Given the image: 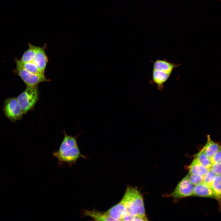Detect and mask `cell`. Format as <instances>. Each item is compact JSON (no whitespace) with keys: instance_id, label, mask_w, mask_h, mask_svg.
<instances>
[{"instance_id":"6da1fadb","label":"cell","mask_w":221,"mask_h":221,"mask_svg":"<svg viewBox=\"0 0 221 221\" xmlns=\"http://www.w3.org/2000/svg\"><path fill=\"white\" fill-rule=\"evenodd\" d=\"M53 155L60 162L69 165L74 163L79 158L83 157L78 146L76 137L68 135L65 133L59 150L54 152Z\"/></svg>"},{"instance_id":"7a4b0ae2","label":"cell","mask_w":221,"mask_h":221,"mask_svg":"<svg viewBox=\"0 0 221 221\" xmlns=\"http://www.w3.org/2000/svg\"><path fill=\"white\" fill-rule=\"evenodd\" d=\"M17 98L23 114L26 113L33 107L39 99L37 85L27 87Z\"/></svg>"},{"instance_id":"3957f363","label":"cell","mask_w":221,"mask_h":221,"mask_svg":"<svg viewBox=\"0 0 221 221\" xmlns=\"http://www.w3.org/2000/svg\"><path fill=\"white\" fill-rule=\"evenodd\" d=\"M15 71L27 87L37 86L41 82L49 81V79L45 77V74L33 73L18 65L16 64Z\"/></svg>"},{"instance_id":"277c9868","label":"cell","mask_w":221,"mask_h":221,"mask_svg":"<svg viewBox=\"0 0 221 221\" xmlns=\"http://www.w3.org/2000/svg\"><path fill=\"white\" fill-rule=\"evenodd\" d=\"M4 109L6 115L12 121L20 119L23 114L16 98L7 99L5 102Z\"/></svg>"},{"instance_id":"5b68a950","label":"cell","mask_w":221,"mask_h":221,"mask_svg":"<svg viewBox=\"0 0 221 221\" xmlns=\"http://www.w3.org/2000/svg\"><path fill=\"white\" fill-rule=\"evenodd\" d=\"M194 187L188 174L178 183L171 194V196L175 199H180L192 196Z\"/></svg>"},{"instance_id":"8992f818","label":"cell","mask_w":221,"mask_h":221,"mask_svg":"<svg viewBox=\"0 0 221 221\" xmlns=\"http://www.w3.org/2000/svg\"><path fill=\"white\" fill-rule=\"evenodd\" d=\"M46 46V45L42 47L37 46L35 56L33 61L41 72L44 74L48 62L45 51Z\"/></svg>"},{"instance_id":"52a82bcc","label":"cell","mask_w":221,"mask_h":221,"mask_svg":"<svg viewBox=\"0 0 221 221\" xmlns=\"http://www.w3.org/2000/svg\"><path fill=\"white\" fill-rule=\"evenodd\" d=\"M192 196L218 198L210 186L203 182L195 185Z\"/></svg>"},{"instance_id":"ba28073f","label":"cell","mask_w":221,"mask_h":221,"mask_svg":"<svg viewBox=\"0 0 221 221\" xmlns=\"http://www.w3.org/2000/svg\"><path fill=\"white\" fill-rule=\"evenodd\" d=\"M133 198L137 209V215L144 218H147L145 214L142 196L140 192L135 188L131 187Z\"/></svg>"},{"instance_id":"9c48e42d","label":"cell","mask_w":221,"mask_h":221,"mask_svg":"<svg viewBox=\"0 0 221 221\" xmlns=\"http://www.w3.org/2000/svg\"><path fill=\"white\" fill-rule=\"evenodd\" d=\"M179 64H176L165 59H158L153 63V69L163 71L171 74L173 70L179 67Z\"/></svg>"},{"instance_id":"30bf717a","label":"cell","mask_w":221,"mask_h":221,"mask_svg":"<svg viewBox=\"0 0 221 221\" xmlns=\"http://www.w3.org/2000/svg\"><path fill=\"white\" fill-rule=\"evenodd\" d=\"M170 75V74L163 71L153 69L152 81L156 85L159 89H162Z\"/></svg>"},{"instance_id":"8fae6325","label":"cell","mask_w":221,"mask_h":221,"mask_svg":"<svg viewBox=\"0 0 221 221\" xmlns=\"http://www.w3.org/2000/svg\"><path fill=\"white\" fill-rule=\"evenodd\" d=\"M125 211V207L123 199L118 203L112 207L106 212L111 218L117 221L121 220Z\"/></svg>"},{"instance_id":"7c38bea8","label":"cell","mask_w":221,"mask_h":221,"mask_svg":"<svg viewBox=\"0 0 221 221\" xmlns=\"http://www.w3.org/2000/svg\"><path fill=\"white\" fill-rule=\"evenodd\" d=\"M219 146V144L211 139L209 135H208L207 142L202 149L205 154L211 158L217 151Z\"/></svg>"},{"instance_id":"4fadbf2b","label":"cell","mask_w":221,"mask_h":221,"mask_svg":"<svg viewBox=\"0 0 221 221\" xmlns=\"http://www.w3.org/2000/svg\"><path fill=\"white\" fill-rule=\"evenodd\" d=\"M84 215L91 217L95 221H117L110 217L106 212H101L95 210H85Z\"/></svg>"},{"instance_id":"5bb4252c","label":"cell","mask_w":221,"mask_h":221,"mask_svg":"<svg viewBox=\"0 0 221 221\" xmlns=\"http://www.w3.org/2000/svg\"><path fill=\"white\" fill-rule=\"evenodd\" d=\"M210 169L203 165L195 158L189 167V174L205 176Z\"/></svg>"},{"instance_id":"9a60e30c","label":"cell","mask_w":221,"mask_h":221,"mask_svg":"<svg viewBox=\"0 0 221 221\" xmlns=\"http://www.w3.org/2000/svg\"><path fill=\"white\" fill-rule=\"evenodd\" d=\"M29 48L23 53L19 60L22 63L33 62L36 55L37 46L28 44Z\"/></svg>"},{"instance_id":"2e32d148","label":"cell","mask_w":221,"mask_h":221,"mask_svg":"<svg viewBox=\"0 0 221 221\" xmlns=\"http://www.w3.org/2000/svg\"><path fill=\"white\" fill-rule=\"evenodd\" d=\"M15 61L17 65L21 66L33 73L38 75L45 74L41 72L37 66L33 62L22 63L17 59H16Z\"/></svg>"},{"instance_id":"e0dca14e","label":"cell","mask_w":221,"mask_h":221,"mask_svg":"<svg viewBox=\"0 0 221 221\" xmlns=\"http://www.w3.org/2000/svg\"><path fill=\"white\" fill-rule=\"evenodd\" d=\"M195 158L204 166L210 169L212 165L211 159L205 154L202 149L196 154Z\"/></svg>"},{"instance_id":"ac0fdd59","label":"cell","mask_w":221,"mask_h":221,"mask_svg":"<svg viewBox=\"0 0 221 221\" xmlns=\"http://www.w3.org/2000/svg\"><path fill=\"white\" fill-rule=\"evenodd\" d=\"M210 187L218 196L221 197V175H216Z\"/></svg>"},{"instance_id":"d6986e66","label":"cell","mask_w":221,"mask_h":221,"mask_svg":"<svg viewBox=\"0 0 221 221\" xmlns=\"http://www.w3.org/2000/svg\"><path fill=\"white\" fill-rule=\"evenodd\" d=\"M215 175L210 169L204 176L203 182L210 186Z\"/></svg>"},{"instance_id":"ffe728a7","label":"cell","mask_w":221,"mask_h":221,"mask_svg":"<svg viewBox=\"0 0 221 221\" xmlns=\"http://www.w3.org/2000/svg\"><path fill=\"white\" fill-rule=\"evenodd\" d=\"M204 176L189 174L190 181L193 185H196L203 182Z\"/></svg>"},{"instance_id":"44dd1931","label":"cell","mask_w":221,"mask_h":221,"mask_svg":"<svg viewBox=\"0 0 221 221\" xmlns=\"http://www.w3.org/2000/svg\"><path fill=\"white\" fill-rule=\"evenodd\" d=\"M210 169L217 175H221V161L212 164Z\"/></svg>"},{"instance_id":"7402d4cb","label":"cell","mask_w":221,"mask_h":221,"mask_svg":"<svg viewBox=\"0 0 221 221\" xmlns=\"http://www.w3.org/2000/svg\"><path fill=\"white\" fill-rule=\"evenodd\" d=\"M211 159L212 164L221 161V145H220L219 149Z\"/></svg>"},{"instance_id":"603a6c76","label":"cell","mask_w":221,"mask_h":221,"mask_svg":"<svg viewBox=\"0 0 221 221\" xmlns=\"http://www.w3.org/2000/svg\"><path fill=\"white\" fill-rule=\"evenodd\" d=\"M147 218H144L138 215L135 216L133 219V221H147Z\"/></svg>"}]
</instances>
